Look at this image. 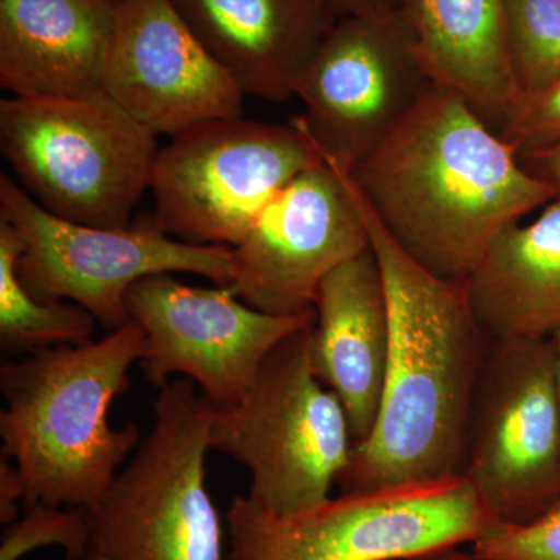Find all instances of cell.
Returning a JSON list of instances; mask_svg holds the SVG:
<instances>
[{"mask_svg": "<svg viewBox=\"0 0 560 560\" xmlns=\"http://www.w3.org/2000/svg\"><path fill=\"white\" fill-rule=\"evenodd\" d=\"M342 168V167H341ZM388 300V366L377 419L337 486L371 492L463 477L471 400L490 342L464 283L431 275L397 245L346 171Z\"/></svg>", "mask_w": 560, "mask_h": 560, "instance_id": "cell-1", "label": "cell"}, {"mask_svg": "<svg viewBox=\"0 0 560 560\" xmlns=\"http://www.w3.org/2000/svg\"><path fill=\"white\" fill-rule=\"evenodd\" d=\"M350 173L397 245L455 283L501 232L559 198L458 91L436 81Z\"/></svg>", "mask_w": 560, "mask_h": 560, "instance_id": "cell-2", "label": "cell"}, {"mask_svg": "<svg viewBox=\"0 0 560 560\" xmlns=\"http://www.w3.org/2000/svg\"><path fill=\"white\" fill-rule=\"evenodd\" d=\"M145 335L136 320L98 341L58 346L0 366L3 455L14 459L27 499L90 510L138 448L135 422L113 429L109 410L130 389Z\"/></svg>", "mask_w": 560, "mask_h": 560, "instance_id": "cell-3", "label": "cell"}, {"mask_svg": "<svg viewBox=\"0 0 560 560\" xmlns=\"http://www.w3.org/2000/svg\"><path fill=\"white\" fill-rule=\"evenodd\" d=\"M156 138L103 91L0 102V150L16 183L51 215L86 226H131Z\"/></svg>", "mask_w": 560, "mask_h": 560, "instance_id": "cell-4", "label": "cell"}, {"mask_svg": "<svg viewBox=\"0 0 560 560\" xmlns=\"http://www.w3.org/2000/svg\"><path fill=\"white\" fill-rule=\"evenodd\" d=\"M312 327L279 342L245 397L210 419V451L245 466L246 497L279 515L329 500L353 451L348 412L313 372Z\"/></svg>", "mask_w": 560, "mask_h": 560, "instance_id": "cell-5", "label": "cell"}, {"mask_svg": "<svg viewBox=\"0 0 560 560\" xmlns=\"http://www.w3.org/2000/svg\"><path fill=\"white\" fill-rule=\"evenodd\" d=\"M223 560H412L474 544L497 525L464 477L340 493L279 515L235 497Z\"/></svg>", "mask_w": 560, "mask_h": 560, "instance_id": "cell-6", "label": "cell"}, {"mask_svg": "<svg viewBox=\"0 0 560 560\" xmlns=\"http://www.w3.org/2000/svg\"><path fill=\"white\" fill-rule=\"evenodd\" d=\"M213 405L189 378L153 404V427L86 510L91 548L106 560H223L224 529L206 486Z\"/></svg>", "mask_w": 560, "mask_h": 560, "instance_id": "cell-7", "label": "cell"}, {"mask_svg": "<svg viewBox=\"0 0 560 560\" xmlns=\"http://www.w3.org/2000/svg\"><path fill=\"white\" fill-rule=\"evenodd\" d=\"M323 164L293 120L205 121L173 136L158 153L150 220L176 241L234 248L287 184Z\"/></svg>", "mask_w": 560, "mask_h": 560, "instance_id": "cell-8", "label": "cell"}, {"mask_svg": "<svg viewBox=\"0 0 560 560\" xmlns=\"http://www.w3.org/2000/svg\"><path fill=\"white\" fill-rule=\"evenodd\" d=\"M0 220L20 235L18 275L25 289L40 301L80 305L108 334L130 323L127 296L139 280L194 272L230 285L234 278L230 246L176 241L150 219L117 230L62 220L5 173L0 176Z\"/></svg>", "mask_w": 560, "mask_h": 560, "instance_id": "cell-9", "label": "cell"}, {"mask_svg": "<svg viewBox=\"0 0 560 560\" xmlns=\"http://www.w3.org/2000/svg\"><path fill=\"white\" fill-rule=\"evenodd\" d=\"M463 477L497 523L560 503V404L550 338L489 345L471 400Z\"/></svg>", "mask_w": 560, "mask_h": 560, "instance_id": "cell-10", "label": "cell"}, {"mask_svg": "<svg viewBox=\"0 0 560 560\" xmlns=\"http://www.w3.org/2000/svg\"><path fill=\"white\" fill-rule=\"evenodd\" d=\"M431 81L407 14L338 18L298 86L304 113L293 121L324 161L353 172Z\"/></svg>", "mask_w": 560, "mask_h": 560, "instance_id": "cell-11", "label": "cell"}, {"mask_svg": "<svg viewBox=\"0 0 560 560\" xmlns=\"http://www.w3.org/2000/svg\"><path fill=\"white\" fill-rule=\"evenodd\" d=\"M127 308L145 335L138 364L151 385L161 389L172 375H187L217 408L237 405L268 353L315 320V312L256 311L228 285L201 289L171 275L135 283Z\"/></svg>", "mask_w": 560, "mask_h": 560, "instance_id": "cell-12", "label": "cell"}, {"mask_svg": "<svg viewBox=\"0 0 560 560\" xmlns=\"http://www.w3.org/2000/svg\"><path fill=\"white\" fill-rule=\"evenodd\" d=\"M370 249L366 224L340 165L301 173L232 248L230 289L270 315L313 313L329 272Z\"/></svg>", "mask_w": 560, "mask_h": 560, "instance_id": "cell-13", "label": "cell"}, {"mask_svg": "<svg viewBox=\"0 0 560 560\" xmlns=\"http://www.w3.org/2000/svg\"><path fill=\"white\" fill-rule=\"evenodd\" d=\"M103 92L154 135L242 117L245 92L173 0H120Z\"/></svg>", "mask_w": 560, "mask_h": 560, "instance_id": "cell-14", "label": "cell"}, {"mask_svg": "<svg viewBox=\"0 0 560 560\" xmlns=\"http://www.w3.org/2000/svg\"><path fill=\"white\" fill-rule=\"evenodd\" d=\"M180 16L245 95L296 97L337 14L326 0H173Z\"/></svg>", "mask_w": 560, "mask_h": 560, "instance_id": "cell-15", "label": "cell"}, {"mask_svg": "<svg viewBox=\"0 0 560 560\" xmlns=\"http://www.w3.org/2000/svg\"><path fill=\"white\" fill-rule=\"evenodd\" d=\"M120 0H0V86L20 98L103 91Z\"/></svg>", "mask_w": 560, "mask_h": 560, "instance_id": "cell-16", "label": "cell"}, {"mask_svg": "<svg viewBox=\"0 0 560 560\" xmlns=\"http://www.w3.org/2000/svg\"><path fill=\"white\" fill-rule=\"evenodd\" d=\"M313 311V372L348 412L355 447L377 419L389 357L388 300L371 245L326 276Z\"/></svg>", "mask_w": 560, "mask_h": 560, "instance_id": "cell-17", "label": "cell"}, {"mask_svg": "<svg viewBox=\"0 0 560 560\" xmlns=\"http://www.w3.org/2000/svg\"><path fill=\"white\" fill-rule=\"evenodd\" d=\"M464 290L490 345L560 330V197L529 224L501 232Z\"/></svg>", "mask_w": 560, "mask_h": 560, "instance_id": "cell-18", "label": "cell"}, {"mask_svg": "<svg viewBox=\"0 0 560 560\" xmlns=\"http://www.w3.org/2000/svg\"><path fill=\"white\" fill-rule=\"evenodd\" d=\"M431 80L458 91L500 132L522 101L504 39V0H408Z\"/></svg>", "mask_w": 560, "mask_h": 560, "instance_id": "cell-19", "label": "cell"}, {"mask_svg": "<svg viewBox=\"0 0 560 560\" xmlns=\"http://www.w3.org/2000/svg\"><path fill=\"white\" fill-rule=\"evenodd\" d=\"M22 242L0 220V345L7 352L36 353L58 346L90 345L97 320L80 305L40 301L18 275Z\"/></svg>", "mask_w": 560, "mask_h": 560, "instance_id": "cell-20", "label": "cell"}, {"mask_svg": "<svg viewBox=\"0 0 560 560\" xmlns=\"http://www.w3.org/2000/svg\"><path fill=\"white\" fill-rule=\"evenodd\" d=\"M504 39L522 98L560 80V0H504Z\"/></svg>", "mask_w": 560, "mask_h": 560, "instance_id": "cell-21", "label": "cell"}, {"mask_svg": "<svg viewBox=\"0 0 560 560\" xmlns=\"http://www.w3.org/2000/svg\"><path fill=\"white\" fill-rule=\"evenodd\" d=\"M60 545L66 558H79L91 550L86 510H61L57 504H28L21 518L7 525L0 540V560H21L39 548Z\"/></svg>", "mask_w": 560, "mask_h": 560, "instance_id": "cell-22", "label": "cell"}, {"mask_svg": "<svg viewBox=\"0 0 560 560\" xmlns=\"http://www.w3.org/2000/svg\"><path fill=\"white\" fill-rule=\"evenodd\" d=\"M471 550L495 560H560V503L522 525L497 523Z\"/></svg>", "mask_w": 560, "mask_h": 560, "instance_id": "cell-23", "label": "cell"}, {"mask_svg": "<svg viewBox=\"0 0 560 560\" xmlns=\"http://www.w3.org/2000/svg\"><path fill=\"white\" fill-rule=\"evenodd\" d=\"M499 135L518 158L560 142V80L522 98Z\"/></svg>", "mask_w": 560, "mask_h": 560, "instance_id": "cell-24", "label": "cell"}, {"mask_svg": "<svg viewBox=\"0 0 560 560\" xmlns=\"http://www.w3.org/2000/svg\"><path fill=\"white\" fill-rule=\"evenodd\" d=\"M27 499L20 469L10 458L0 460V522L10 525L20 518V503Z\"/></svg>", "mask_w": 560, "mask_h": 560, "instance_id": "cell-25", "label": "cell"}, {"mask_svg": "<svg viewBox=\"0 0 560 560\" xmlns=\"http://www.w3.org/2000/svg\"><path fill=\"white\" fill-rule=\"evenodd\" d=\"M338 18H388L404 13L408 0H326Z\"/></svg>", "mask_w": 560, "mask_h": 560, "instance_id": "cell-26", "label": "cell"}, {"mask_svg": "<svg viewBox=\"0 0 560 560\" xmlns=\"http://www.w3.org/2000/svg\"><path fill=\"white\" fill-rule=\"evenodd\" d=\"M526 168L550 183L560 197V142L521 158Z\"/></svg>", "mask_w": 560, "mask_h": 560, "instance_id": "cell-27", "label": "cell"}, {"mask_svg": "<svg viewBox=\"0 0 560 560\" xmlns=\"http://www.w3.org/2000/svg\"><path fill=\"white\" fill-rule=\"evenodd\" d=\"M412 560H495L478 555L474 550L463 551L459 547L445 548V550L431 552V555L422 556V558Z\"/></svg>", "mask_w": 560, "mask_h": 560, "instance_id": "cell-28", "label": "cell"}, {"mask_svg": "<svg viewBox=\"0 0 560 560\" xmlns=\"http://www.w3.org/2000/svg\"><path fill=\"white\" fill-rule=\"evenodd\" d=\"M552 350H555L556 386H558V396L560 404V330L550 337Z\"/></svg>", "mask_w": 560, "mask_h": 560, "instance_id": "cell-29", "label": "cell"}, {"mask_svg": "<svg viewBox=\"0 0 560 560\" xmlns=\"http://www.w3.org/2000/svg\"><path fill=\"white\" fill-rule=\"evenodd\" d=\"M66 560H106L103 556L98 555L97 551L91 550L86 555L79 556V558H66Z\"/></svg>", "mask_w": 560, "mask_h": 560, "instance_id": "cell-30", "label": "cell"}]
</instances>
